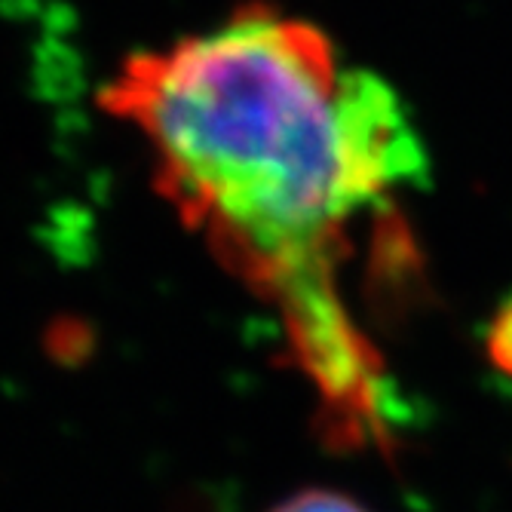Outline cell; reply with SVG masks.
I'll return each mask as SVG.
<instances>
[{"label":"cell","instance_id":"cell-2","mask_svg":"<svg viewBox=\"0 0 512 512\" xmlns=\"http://www.w3.org/2000/svg\"><path fill=\"white\" fill-rule=\"evenodd\" d=\"M270 512H368V509L347 494H338L329 488H307V491L292 494L283 503H276Z\"/></svg>","mask_w":512,"mask_h":512},{"label":"cell","instance_id":"cell-3","mask_svg":"<svg viewBox=\"0 0 512 512\" xmlns=\"http://www.w3.org/2000/svg\"><path fill=\"white\" fill-rule=\"evenodd\" d=\"M488 350H491V359L512 375V307H506L497 316L491 338H488Z\"/></svg>","mask_w":512,"mask_h":512},{"label":"cell","instance_id":"cell-1","mask_svg":"<svg viewBox=\"0 0 512 512\" xmlns=\"http://www.w3.org/2000/svg\"><path fill=\"white\" fill-rule=\"evenodd\" d=\"M154 154L163 197L283 316L338 445H393L378 350L341 298L350 224L414 169L384 80L270 7L135 56L105 92Z\"/></svg>","mask_w":512,"mask_h":512}]
</instances>
